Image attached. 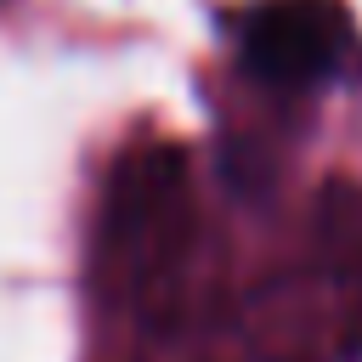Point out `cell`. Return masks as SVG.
Masks as SVG:
<instances>
[{
    "instance_id": "obj_1",
    "label": "cell",
    "mask_w": 362,
    "mask_h": 362,
    "mask_svg": "<svg viewBox=\"0 0 362 362\" xmlns=\"http://www.w3.org/2000/svg\"><path fill=\"white\" fill-rule=\"evenodd\" d=\"M238 51L255 79L311 90L345 74L356 57V28L339 0H260L243 17Z\"/></svg>"
}]
</instances>
